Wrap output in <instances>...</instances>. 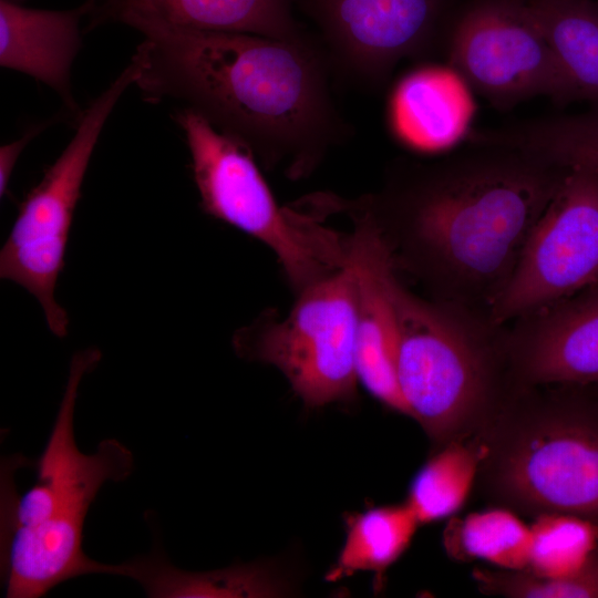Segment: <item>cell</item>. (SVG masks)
Listing matches in <instances>:
<instances>
[{
    "instance_id": "1",
    "label": "cell",
    "mask_w": 598,
    "mask_h": 598,
    "mask_svg": "<svg viewBox=\"0 0 598 598\" xmlns=\"http://www.w3.org/2000/svg\"><path fill=\"white\" fill-rule=\"evenodd\" d=\"M394 174L357 198L403 269L431 298L486 312L566 168L499 146Z\"/></svg>"
},
{
    "instance_id": "2",
    "label": "cell",
    "mask_w": 598,
    "mask_h": 598,
    "mask_svg": "<svg viewBox=\"0 0 598 598\" xmlns=\"http://www.w3.org/2000/svg\"><path fill=\"white\" fill-rule=\"evenodd\" d=\"M132 56L145 101H174L247 148L267 169L307 177L342 136L331 66L311 40L152 28Z\"/></svg>"
},
{
    "instance_id": "3",
    "label": "cell",
    "mask_w": 598,
    "mask_h": 598,
    "mask_svg": "<svg viewBox=\"0 0 598 598\" xmlns=\"http://www.w3.org/2000/svg\"><path fill=\"white\" fill-rule=\"evenodd\" d=\"M99 364L85 349L73 354L68 382L47 445L37 460L23 457L34 482L20 493L14 474L19 453L1 463V579L8 598H39L80 576L109 574L83 550L85 517L106 482L133 472L132 452L116 439L102 441L93 454L76 445L73 419L82 378Z\"/></svg>"
},
{
    "instance_id": "4",
    "label": "cell",
    "mask_w": 598,
    "mask_h": 598,
    "mask_svg": "<svg viewBox=\"0 0 598 598\" xmlns=\"http://www.w3.org/2000/svg\"><path fill=\"white\" fill-rule=\"evenodd\" d=\"M396 379L411 417L434 450L478 434L519 389L506 349V326L486 312L423 298L395 271Z\"/></svg>"
},
{
    "instance_id": "5",
    "label": "cell",
    "mask_w": 598,
    "mask_h": 598,
    "mask_svg": "<svg viewBox=\"0 0 598 598\" xmlns=\"http://www.w3.org/2000/svg\"><path fill=\"white\" fill-rule=\"evenodd\" d=\"M477 437L484 495L514 512L598 523V396L590 385L522 388Z\"/></svg>"
},
{
    "instance_id": "6",
    "label": "cell",
    "mask_w": 598,
    "mask_h": 598,
    "mask_svg": "<svg viewBox=\"0 0 598 598\" xmlns=\"http://www.w3.org/2000/svg\"><path fill=\"white\" fill-rule=\"evenodd\" d=\"M173 118L185 135L202 209L268 247L295 295L346 264L344 234L323 226L310 207H280L247 148L190 110Z\"/></svg>"
},
{
    "instance_id": "7",
    "label": "cell",
    "mask_w": 598,
    "mask_h": 598,
    "mask_svg": "<svg viewBox=\"0 0 598 598\" xmlns=\"http://www.w3.org/2000/svg\"><path fill=\"white\" fill-rule=\"evenodd\" d=\"M243 359L274 365L308 408L350 402L355 367V278L346 264L296 295L285 316L262 312L233 337Z\"/></svg>"
},
{
    "instance_id": "8",
    "label": "cell",
    "mask_w": 598,
    "mask_h": 598,
    "mask_svg": "<svg viewBox=\"0 0 598 598\" xmlns=\"http://www.w3.org/2000/svg\"><path fill=\"white\" fill-rule=\"evenodd\" d=\"M133 63L82 112L75 134L20 205L0 251V277L13 281L41 305L49 329L68 334L69 316L54 297L81 187L100 134L126 89L134 85Z\"/></svg>"
},
{
    "instance_id": "9",
    "label": "cell",
    "mask_w": 598,
    "mask_h": 598,
    "mask_svg": "<svg viewBox=\"0 0 598 598\" xmlns=\"http://www.w3.org/2000/svg\"><path fill=\"white\" fill-rule=\"evenodd\" d=\"M597 281L598 172L566 168L488 317L508 326Z\"/></svg>"
},
{
    "instance_id": "10",
    "label": "cell",
    "mask_w": 598,
    "mask_h": 598,
    "mask_svg": "<svg viewBox=\"0 0 598 598\" xmlns=\"http://www.w3.org/2000/svg\"><path fill=\"white\" fill-rule=\"evenodd\" d=\"M452 70L497 107L546 96L573 102L554 52L528 3L483 0L454 24L447 42Z\"/></svg>"
},
{
    "instance_id": "11",
    "label": "cell",
    "mask_w": 598,
    "mask_h": 598,
    "mask_svg": "<svg viewBox=\"0 0 598 598\" xmlns=\"http://www.w3.org/2000/svg\"><path fill=\"white\" fill-rule=\"evenodd\" d=\"M319 28L331 70L368 87L431 49L445 0H300Z\"/></svg>"
},
{
    "instance_id": "12",
    "label": "cell",
    "mask_w": 598,
    "mask_h": 598,
    "mask_svg": "<svg viewBox=\"0 0 598 598\" xmlns=\"http://www.w3.org/2000/svg\"><path fill=\"white\" fill-rule=\"evenodd\" d=\"M330 208L353 225L346 234V247L355 278L358 380L383 405L411 417L396 379L398 327L391 293L396 269L391 252L357 199L331 196Z\"/></svg>"
},
{
    "instance_id": "13",
    "label": "cell",
    "mask_w": 598,
    "mask_h": 598,
    "mask_svg": "<svg viewBox=\"0 0 598 598\" xmlns=\"http://www.w3.org/2000/svg\"><path fill=\"white\" fill-rule=\"evenodd\" d=\"M506 326L518 388L598 383V281Z\"/></svg>"
},
{
    "instance_id": "14",
    "label": "cell",
    "mask_w": 598,
    "mask_h": 598,
    "mask_svg": "<svg viewBox=\"0 0 598 598\" xmlns=\"http://www.w3.org/2000/svg\"><path fill=\"white\" fill-rule=\"evenodd\" d=\"M296 0H85L87 30L120 23L141 33L187 28L258 34L281 40L309 38L292 16Z\"/></svg>"
},
{
    "instance_id": "15",
    "label": "cell",
    "mask_w": 598,
    "mask_h": 598,
    "mask_svg": "<svg viewBox=\"0 0 598 598\" xmlns=\"http://www.w3.org/2000/svg\"><path fill=\"white\" fill-rule=\"evenodd\" d=\"M87 7L63 11L32 9L0 0V64L54 90L69 112L79 110L71 91V68L81 48V20Z\"/></svg>"
},
{
    "instance_id": "16",
    "label": "cell",
    "mask_w": 598,
    "mask_h": 598,
    "mask_svg": "<svg viewBox=\"0 0 598 598\" xmlns=\"http://www.w3.org/2000/svg\"><path fill=\"white\" fill-rule=\"evenodd\" d=\"M453 70L424 66L395 86L389 107L392 130L406 146L435 152L457 141L467 127L471 103Z\"/></svg>"
},
{
    "instance_id": "17",
    "label": "cell",
    "mask_w": 598,
    "mask_h": 598,
    "mask_svg": "<svg viewBox=\"0 0 598 598\" xmlns=\"http://www.w3.org/2000/svg\"><path fill=\"white\" fill-rule=\"evenodd\" d=\"M120 576L138 582L148 597H274L287 592L270 568L248 564L212 571H186L174 566L161 547L120 564Z\"/></svg>"
},
{
    "instance_id": "18",
    "label": "cell",
    "mask_w": 598,
    "mask_h": 598,
    "mask_svg": "<svg viewBox=\"0 0 598 598\" xmlns=\"http://www.w3.org/2000/svg\"><path fill=\"white\" fill-rule=\"evenodd\" d=\"M528 7L554 52L573 102L598 103V2L530 0Z\"/></svg>"
},
{
    "instance_id": "19",
    "label": "cell",
    "mask_w": 598,
    "mask_h": 598,
    "mask_svg": "<svg viewBox=\"0 0 598 598\" xmlns=\"http://www.w3.org/2000/svg\"><path fill=\"white\" fill-rule=\"evenodd\" d=\"M419 526L405 502L349 514L344 544L326 579L336 581L357 571H372L379 589L384 573L409 548Z\"/></svg>"
},
{
    "instance_id": "20",
    "label": "cell",
    "mask_w": 598,
    "mask_h": 598,
    "mask_svg": "<svg viewBox=\"0 0 598 598\" xmlns=\"http://www.w3.org/2000/svg\"><path fill=\"white\" fill-rule=\"evenodd\" d=\"M475 138L483 145L522 151L564 168L585 167L598 172V106L481 133Z\"/></svg>"
},
{
    "instance_id": "21",
    "label": "cell",
    "mask_w": 598,
    "mask_h": 598,
    "mask_svg": "<svg viewBox=\"0 0 598 598\" xmlns=\"http://www.w3.org/2000/svg\"><path fill=\"white\" fill-rule=\"evenodd\" d=\"M443 545L452 559H480L505 570H526L533 533L514 511L498 506L452 518Z\"/></svg>"
},
{
    "instance_id": "22",
    "label": "cell",
    "mask_w": 598,
    "mask_h": 598,
    "mask_svg": "<svg viewBox=\"0 0 598 598\" xmlns=\"http://www.w3.org/2000/svg\"><path fill=\"white\" fill-rule=\"evenodd\" d=\"M482 450L476 436L434 450L413 477L405 503L420 525L456 514L477 481Z\"/></svg>"
},
{
    "instance_id": "23",
    "label": "cell",
    "mask_w": 598,
    "mask_h": 598,
    "mask_svg": "<svg viewBox=\"0 0 598 598\" xmlns=\"http://www.w3.org/2000/svg\"><path fill=\"white\" fill-rule=\"evenodd\" d=\"M527 571L544 578H568L598 554V523L567 514L536 516Z\"/></svg>"
},
{
    "instance_id": "24",
    "label": "cell",
    "mask_w": 598,
    "mask_h": 598,
    "mask_svg": "<svg viewBox=\"0 0 598 598\" xmlns=\"http://www.w3.org/2000/svg\"><path fill=\"white\" fill-rule=\"evenodd\" d=\"M478 589L513 598H598V554L578 574L561 579L544 578L527 570L473 571Z\"/></svg>"
},
{
    "instance_id": "25",
    "label": "cell",
    "mask_w": 598,
    "mask_h": 598,
    "mask_svg": "<svg viewBox=\"0 0 598 598\" xmlns=\"http://www.w3.org/2000/svg\"><path fill=\"white\" fill-rule=\"evenodd\" d=\"M48 125H51V121L40 123L30 127L24 134L14 142L2 145L0 148V195L7 194L10 177L12 175L14 165L28 143L35 137Z\"/></svg>"
},
{
    "instance_id": "26",
    "label": "cell",
    "mask_w": 598,
    "mask_h": 598,
    "mask_svg": "<svg viewBox=\"0 0 598 598\" xmlns=\"http://www.w3.org/2000/svg\"><path fill=\"white\" fill-rule=\"evenodd\" d=\"M590 386L592 388V390L595 391L596 395L598 396V383H596V384H590Z\"/></svg>"
},
{
    "instance_id": "27",
    "label": "cell",
    "mask_w": 598,
    "mask_h": 598,
    "mask_svg": "<svg viewBox=\"0 0 598 598\" xmlns=\"http://www.w3.org/2000/svg\"><path fill=\"white\" fill-rule=\"evenodd\" d=\"M9 1L20 3V2L23 1V0H9Z\"/></svg>"
}]
</instances>
